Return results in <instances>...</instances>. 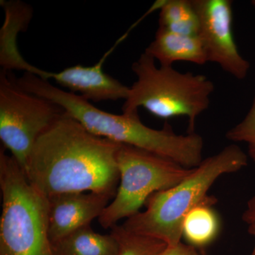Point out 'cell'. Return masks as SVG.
I'll list each match as a JSON object with an SVG mask.
<instances>
[{
  "mask_svg": "<svg viewBox=\"0 0 255 255\" xmlns=\"http://www.w3.org/2000/svg\"><path fill=\"white\" fill-rule=\"evenodd\" d=\"M121 145L92 133L65 112L38 137L23 172L46 198L85 191L114 198Z\"/></svg>",
  "mask_w": 255,
  "mask_h": 255,
  "instance_id": "obj_1",
  "label": "cell"
},
{
  "mask_svg": "<svg viewBox=\"0 0 255 255\" xmlns=\"http://www.w3.org/2000/svg\"><path fill=\"white\" fill-rule=\"evenodd\" d=\"M248 157L239 146L230 145L219 153L203 159L192 172L177 185L151 195L146 210L127 219L122 226L130 232L177 246L182 238V226L188 214L197 206H214L209 195L213 184L223 174L233 173L248 165Z\"/></svg>",
  "mask_w": 255,
  "mask_h": 255,
  "instance_id": "obj_2",
  "label": "cell"
},
{
  "mask_svg": "<svg viewBox=\"0 0 255 255\" xmlns=\"http://www.w3.org/2000/svg\"><path fill=\"white\" fill-rule=\"evenodd\" d=\"M50 100L97 136L148 151L186 168H195L204 159V140L195 132L178 135L168 124L160 130L153 129L142 123L138 112L131 115L110 114L81 95L60 88L51 92Z\"/></svg>",
  "mask_w": 255,
  "mask_h": 255,
  "instance_id": "obj_3",
  "label": "cell"
},
{
  "mask_svg": "<svg viewBox=\"0 0 255 255\" xmlns=\"http://www.w3.org/2000/svg\"><path fill=\"white\" fill-rule=\"evenodd\" d=\"M132 70L137 80L130 87L123 114L131 115L142 107L159 119L186 117L188 133L194 132L199 116L209 109L214 82L204 75L157 66L155 60L145 52L132 64Z\"/></svg>",
  "mask_w": 255,
  "mask_h": 255,
  "instance_id": "obj_4",
  "label": "cell"
},
{
  "mask_svg": "<svg viewBox=\"0 0 255 255\" xmlns=\"http://www.w3.org/2000/svg\"><path fill=\"white\" fill-rule=\"evenodd\" d=\"M0 255H53L48 200L28 182L17 161L0 150Z\"/></svg>",
  "mask_w": 255,
  "mask_h": 255,
  "instance_id": "obj_5",
  "label": "cell"
},
{
  "mask_svg": "<svg viewBox=\"0 0 255 255\" xmlns=\"http://www.w3.org/2000/svg\"><path fill=\"white\" fill-rule=\"evenodd\" d=\"M117 160L120 175L118 189L113 201L98 218L106 229L139 213L151 195L177 185L194 169L127 145H121Z\"/></svg>",
  "mask_w": 255,
  "mask_h": 255,
  "instance_id": "obj_6",
  "label": "cell"
},
{
  "mask_svg": "<svg viewBox=\"0 0 255 255\" xmlns=\"http://www.w3.org/2000/svg\"><path fill=\"white\" fill-rule=\"evenodd\" d=\"M65 111L20 88L10 70L0 72V139L23 171L38 137Z\"/></svg>",
  "mask_w": 255,
  "mask_h": 255,
  "instance_id": "obj_7",
  "label": "cell"
},
{
  "mask_svg": "<svg viewBox=\"0 0 255 255\" xmlns=\"http://www.w3.org/2000/svg\"><path fill=\"white\" fill-rule=\"evenodd\" d=\"M199 19V32L208 61L238 80L248 76L251 64L241 53L233 29V1L230 0H191Z\"/></svg>",
  "mask_w": 255,
  "mask_h": 255,
  "instance_id": "obj_8",
  "label": "cell"
},
{
  "mask_svg": "<svg viewBox=\"0 0 255 255\" xmlns=\"http://www.w3.org/2000/svg\"><path fill=\"white\" fill-rule=\"evenodd\" d=\"M115 46L112 47L100 61L92 66L85 67L77 65L58 72L52 73L42 70L30 65L24 59L18 65L17 70L30 73L44 80H54L60 86L66 87L72 92H78L87 100L98 102L102 101L126 100L128 96L130 87L123 85L103 71V64L107 57L112 53Z\"/></svg>",
  "mask_w": 255,
  "mask_h": 255,
  "instance_id": "obj_9",
  "label": "cell"
},
{
  "mask_svg": "<svg viewBox=\"0 0 255 255\" xmlns=\"http://www.w3.org/2000/svg\"><path fill=\"white\" fill-rule=\"evenodd\" d=\"M111 199L114 198L96 192L65 193L47 198L48 236L51 243L90 226L110 204Z\"/></svg>",
  "mask_w": 255,
  "mask_h": 255,
  "instance_id": "obj_10",
  "label": "cell"
},
{
  "mask_svg": "<svg viewBox=\"0 0 255 255\" xmlns=\"http://www.w3.org/2000/svg\"><path fill=\"white\" fill-rule=\"evenodd\" d=\"M145 53L162 66H172L176 62L180 61L199 65L209 62L204 43L198 35L181 34L160 27Z\"/></svg>",
  "mask_w": 255,
  "mask_h": 255,
  "instance_id": "obj_11",
  "label": "cell"
},
{
  "mask_svg": "<svg viewBox=\"0 0 255 255\" xmlns=\"http://www.w3.org/2000/svg\"><path fill=\"white\" fill-rule=\"evenodd\" d=\"M53 255H118V241L113 235L95 232L91 226L77 230L52 243Z\"/></svg>",
  "mask_w": 255,
  "mask_h": 255,
  "instance_id": "obj_12",
  "label": "cell"
},
{
  "mask_svg": "<svg viewBox=\"0 0 255 255\" xmlns=\"http://www.w3.org/2000/svg\"><path fill=\"white\" fill-rule=\"evenodd\" d=\"M157 5L160 9L159 27L181 34H199V16L191 0H166Z\"/></svg>",
  "mask_w": 255,
  "mask_h": 255,
  "instance_id": "obj_13",
  "label": "cell"
},
{
  "mask_svg": "<svg viewBox=\"0 0 255 255\" xmlns=\"http://www.w3.org/2000/svg\"><path fill=\"white\" fill-rule=\"evenodd\" d=\"M213 206L201 205L191 211L184 219L182 237L189 245L203 248L209 245L217 237L220 223Z\"/></svg>",
  "mask_w": 255,
  "mask_h": 255,
  "instance_id": "obj_14",
  "label": "cell"
},
{
  "mask_svg": "<svg viewBox=\"0 0 255 255\" xmlns=\"http://www.w3.org/2000/svg\"><path fill=\"white\" fill-rule=\"evenodd\" d=\"M111 233L119 243L118 255H159L167 246L155 238L127 231L116 225Z\"/></svg>",
  "mask_w": 255,
  "mask_h": 255,
  "instance_id": "obj_15",
  "label": "cell"
},
{
  "mask_svg": "<svg viewBox=\"0 0 255 255\" xmlns=\"http://www.w3.org/2000/svg\"><path fill=\"white\" fill-rule=\"evenodd\" d=\"M226 137L231 141L247 144L248 155L255 163V91L246 117L226 132Z\"/></svg>",
  "mask_w": 255,
  "mask_h": 255,
  "instance_id": "obj_16",
  "label": "cell"
},
{
  "mask_svg": "<svg viewBox=\"0 0 255 255\" xmlns=\"http://www.w3.org/2000/svg\"><path fill=\"white\" fill-rule=\"evenodd\" d=\"M242 218L248 226V233L255 238V196L248 201L246 211L243 213ZM251 255H255V243Z\"/></svg>",
  "mask_w": 255,
  "mask_h": 255,
  "instance_id": "obj_17",
  "label": "cell"
},
{
  "mask_svg": "<svg viewBox=\"0 0 255 255\" xmlns=\"http://www.w3.org/2000/svg\"><path fill=\"white\" fill-rule=\"evenodd\" d=\"M159 255H200L195 247L179 243L177 246H167Z\"/></svg>",
  "mask_w": 255,
  "mask_h": 255,
  "instance_id": "obj_18",
  "label": "cell"
},
{
  "mask_svg": "<svg viewBox=\"0 0 255 255\" xmlns=\"http://www.w3.org/2000/svg\"><path fill=\"white\" fill-rule=\"evenodd\" d=\"M252 4H253V5H254V6H255V0H254V1H252Z\"/></svg>",
  "mask_w": 255,
  "mask_h": 255,
  "instance_id": "obj_19",
  "label": "cell"
}]
</instances>
